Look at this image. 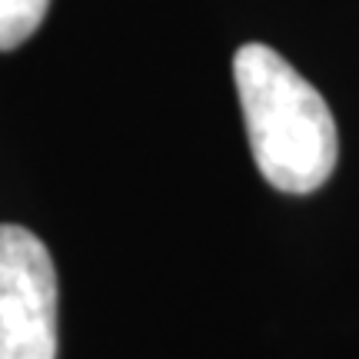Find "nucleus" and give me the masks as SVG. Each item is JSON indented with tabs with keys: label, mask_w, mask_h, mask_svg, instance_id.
<instances>
[{
	"label": "nucleus",
	"mask_w": 359,
	"mask_h": 359,
	"mask_svg": "<svg viewBox=\"0 0 359 359\" xmlns=\"http://www.w3.org/2000/svg\"><path fill=\"white\" fill-rule=\"evenodd\" d=\"M0 359H57V269L13 223H0Z\"/></svg>",
	"instance_id": "2"
},
{
	"label": "nucleus",
	"mask_w": 359,
	"mask_h": 359,
	"mask_svg": "<svg viewBox=\"0 0 359 359\" xmlns=\"http://www.w3.org/2000/svg\"><path fill=\"white\" fill-rule=\"evenodd\" d=\"M50 11V0H0V50L20 47Z\"/></svg>",
	"instance_id": "3"
},
{
	"label": "nucleus",
	"mask_w": 359,
	"mask_h": 359,
	"mask_svg": "<svg viewBox=\"0 0 359 359\" xmlns=\"http://www.w3.org/2000/svg\"><path fill=\"white\" fill-rule=\"evenodd\" d=\"M233 80L263 180L296 196L320 190L339 160V133L323 93L266 43L233 53Z\"/></svg>",
	"instance_id": "1"
}]
</instances>
